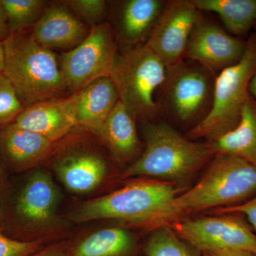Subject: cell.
<instances>
[{"label":"cell","mask_w":256,"mask_h":256,"mask_svg":"<svg viewBox=\"0 0 256 256\" xmlns=\"http://www.w3.org/2000/svg\"><path fill=\"white\" fill-rule=\"evenodd\" d=\"M256 194V166L230 154H215L193 188L160 207L139 226L154 230L192 214L237 206Z\"/></svg>","instance_id":"cell-1"},{"label":"cell","mask_w":256,"mask_h":256,"mask_svg":"<svg viewBox=\"0 0 256 256\" xmlns=\"http://www.w3.org/2000/svg\"><path fill=\"white\" fill-rule=\"evenodd\" d=\"M143 134L144 151L122 173L124 178L146 176L178 184L214 156L206 142L188 139L165 121L144 124Z\"/></svg>","instance_id":"cell-2"},{"label":"cell","mask_w":256,"mask_h":256,"mask_svg":"<svg viewBox=\"0 0 256 256\" xmlns=\"http://www.w3.org/2000/svg\"><path fill=\"white\" fill-rule=\"evenodd\" d=\"M2 72L12 84L24 107L65 97L68 92L58 57L32 36L31 32L11 34L2 42Z\"/></svg>","instance_id":"cell-3"},{"label":"cell","mask_w":256,"mask_h":256,"mask_svg":"<svg viewBox=\"0 0 256 256\" xmlns=\"http://www.w3.org/2000/svg\"><path fill=\"white\" fill-rule=\"evenodd\" d=\"M166 72V66L144 44L120 48L109 77L133 118L146 124L160 118L156 97Z\"/></svg>","instance_id":"cell-4"},{"label":"cell","mask_w":256,"mask_h":256,"mask_svg":"<svg viewBox=\"0 0 256 256\" xmlns=\"http://www.w3.org/2000/svg\"><path fill=\"white\" fill-rule=\"evenodd\" d=\"M218 74L195 60H184L168 68L156 97L160 117L164 116L188 127V131L206 118L213 104Z\"/></svg>","instance_id":"cell-5"},{"label":"cell","mask_w":256,"mask_h":256,"mask_svg":"<svg viewBox=\"0 0 256 256\" xmlns=\"http://www.w3.org/2000/svg\"><path fill=\"white\" fill-rule=\"evenodd\" d=\"M238 64L224 69L216 78L213 104L206 118L186 132L192 140H214L233 130L242 118V107L250 95L248 87L256 70V36L252 33Z\"/></svg>","instance_id":"cell-6"},{"label":"cell","mask_w":256,"mask_h":256,"mask_svg":"<svg viewBox=\"0 0 256 256\" xmlns=\"http://www.w3.org/2000/svg\"><path fill=\"white\" fill-rule=\"evenodd\" d=\"M178 184L144 180L126 185L106 196L86 202L76 214V220H124L139 226L154 212L182 194Z\"/></svg>","instance_id":"cell-7"},{"label":"cell","mask_w":256,"mask_h":256,"mask_svg":"<svg viewBox=\"0 0 256 256\" xmlns=\"http://www.w3.org/2000/svg\"><path fill=\"white\" fill-rule=\"evenodd\" d=\"M169 226L182 240L203 252L234 250L256 255V234L242 214L183 218Z\"/></svg>","instance_id":"cell-8"},{"label":"cell","mask_w":256,"mask_h":256,"mask_svg":"<svg viewBox=\"0 0 256 256\" xmlns=\"http://www.w3.org/2000/svg\"><path fill=\"white\" fill-rule=\"evenodd\" d=\"M118 50L110 23L90 28L82 43L58 56L68 92L76 94L97 79L110 76Z\"/></svg>","instance_id":"cell-9"},{"label":"cell","mask_w":256,"mask_h":256,"mask_svg":"<svg viewBox=\"0 0 256 256\" xmlns=\"http://www.w3.org/2000/svg\"><path fill=\"white\" fill-rule=\"evenodd\" d=\"M203 13L191 0H170L165 5L146 46L172 68L185 60L188 40Z\"/></svg>","instance_id":"cell-10"},{"label":"cell","mask_w":256,"mask_h":256,"mask_svg":"<svg viewBox=\"0 0 256 256\" xmlns=\"http://www.w3.org/2000/svg\"><path fill=\"white\" fill-rule=\"evenodd\" d=\"M246 46V41L230 34L203 15L192 32L185 60H195L220 73L242 60Z\"/></svg>","instance_id":"cell-11"},{"label":"cell","mask_w":256,"mask_h":256,"mask_svg":"<svg viewBox=\"0 0 256 256\" xmlns=\"http://www.w3.org/2000/svg\"><path fill=\"white\" fill-rule=\"evenodd\" d=\"M168 1L122 0L112 3L111 24L120 48L146 44Z\"/></svg>","instance_id":"cell-12"},{"label":"cell","mask_w":256,"mask_h":256,"mask_svg":"<svg viewBox=\"0 0 256 256\" xmlns=\"http://www.w3.org/2000/svg\"><path fill=\"white\" fill-rule=\"evenodd\" d=\"M78 92L32 104L15 120L18 127L38 133L56 142L78 126Z\"/></svg>","instance_id":"cell-13"},{"label":"cell","mask_w":256,"mask_h":256,"mask_svg":"<svg viewBox=\"0 0 256 256\" xmlns=\"http://www.w3.org/2000/svg\"><path fill=\"white\" fill-rule=\"evenodd\" d=\"M90 28L62 2L52 3L32 30L34 38L48 50H72L85 40Z\"/></svg>","instance_id":"cell-14"},{"label":"cell","mask_w":256,"mask_h":256,"mask_svg":"<svg viewBox=\"0 0 256 256\" xmlns=\"http://www.w3.org/2000/svg\"><path fill=\"white\" fill-rule=\"evenodd\" d=\"M54 148V142L14 122L0 128V150L16 169L34 166L50 156Z\"/></svg>","instance_id":"cell-15"},{"label":"cell","mask_w":256,"mask_h":256,"mask_svg":"<svg viewBox=\"0 0 256 256\" xmlns=\"http://www.w3.org/2000/svg\"><path fill=\"white\" fill-rule=\"evenodd\" d=\"M106 160L90 151H76L62 156L55 170L64 184L76 193H86L97 188L107 174Z\"/></svg>","instance_id":"cell-16"},{"label":"cell","mask_w":256,"mask_h":256,"mask_svg":"<svg viewBox=\"0 0 256 256\" xmlns=\"http://www.w3.org/2000/svg\"><path fill=\"white\" fill-rule=\"evenodd\" d=\"M78 92V126L97 134L119 101L118 94L109 76L94 80Z\"/></svg>","instance_id":"cell-17"},{"label":"cell","mask_w":256,"mask_h":256,"mask_svg":"<svg viewBox=\"0 0 256 256\" xmlns=\"http://www.w3.org/2000/svg\"><path fill=\"white\" fill-rule=\"evenodd\" d=\"M136 122L119 100L96 134L116 161H130L139 154L140 142Z\"/></svg>","instance_id":"cell-18"},{"label":"cell","mask_w":256,"mask_h":256,"mask_svg":"<svg viewBox=\"0 0 256 256\" xmlns=\"http://www.w3.org/2000/svg\"><path fill=\"white\" fill-rule=\"evenodd\" d=\"M56 202L57 192L52 178L46 172H37L18 196L16 214L26 223L45 224L53 216Z\"/></svg>","instance_id":"cell-19"},{"label":"cell","mask_w":256,"mask_h":256,"mask_svg":"<svg viewBox=\"0 0 256 256\" xmlns=\"http://www.w3.org/2000/svg\"><path fill=\"white\" fill-rule=\"evenodd\" d=\"M214 156L228 154L256 166V100L249 95L237 127L214 140L206 142Z\"/></svg>","instance_id":"cell-20"},{"label":"cell","mask_w":256,"mask_h":256,"mask_svg":"<svg viewBox=\"0 0 256 256\" xmlns=\"http://www.w3.org/2000/svg\"><path fill=\"white\" fill-rule=\"evenodd\" d=\"M202 12L220 16L230 34L242 38L256 24V0H191Z\"/></svg>","instance_id":"cell-21"},{"label":"cell","mask_w":256,"mask_h":256,"mask_svg":"<svg viewBox=\"0 0 256 256\" xmlns=\"http://www.w3.org/2000/svg\"><path fill=\"white\" fill-rule=\"evenodd\" d=\"M133 247V239L127 230L106 228L82 240L74 249L73 256H127Z\"/></svg>","instance_id":"cell-22"},{"label":"cell","mask_w":256,"mask_h":256,"mask_svg":"<svg viewBox=\"0 0 256 256\" xmlns=\"http://www.w3.org/2000/svg\"><path fill=\"white\" fill-rule=\"evenodd\" d=\"M10 34L33 28L52 3L44 0H1Z\"/></svg>","instance_id":"cell-23"},{"label":"cell","mask_w":256,"mask_h":256,"mask_svg":"<svg viewBox=\"0 0 256 256\" xmlns=\"http://www.w3.org/2000/svg\"><path fill=\"white\" fill-rule=\"evenodd\" d=\"M146 246V256H198L170 226L154 229Z\"/></svg>","instance_id":"cell-24"},{"label":"cell","mask_w":256,"mask_h":256,"mask_svg":"<svg viewBox=\"0 0 256 256\" xmlns=\"http://www.w3.org/2000/svg\"><path fill=\"white\" fill-rule=\"evenodd\" d=\"M62 3L90 28L106 22L108 3L105 0H65Z\"/></svg>","instance_id":"cell-25"},{"label":"cell","mask_w":256,"mask_h":256,"mask_svg":"<svg viewBox=\"0 0 256 256\" xmlns=\"http://www.w3.org/2000/svg\"><path fill=\"white\" fill-rule=\"evenodd\" d=\"M24 108L12 84L0 72V128L14 122Z\"/></svg>","instance_id":"cell-26"},{"label":"cell","mask_w":256,"mask_h":256,"mask_svg":"<svg viewBox=\"0 0 256 256\" xmlns=\"http://www.w3.org/2000/svg\"><path fill=\"white\" fill-rule=\"evenodd\" d=\"M38 246V242L14 240L0 232V256H31L36 254Z\"/></svg>","instance_id":"cell-27"},{"label":"cell","mask_w":256,"mask_h":256,"mask_svg":"<svg viewBox=\"0 0 256 256\" xmlns=\"http://www.w3.org/2000/svg\"><path fill=\"white\" fill-rule=\"evenodd\" d=\"M227 213L242 214L246 218L256 234V194L250 200L237 206L218 208L214 212V214H217Z\"/></svg>","instance_id":"cell-28"},{"label":"cell","mask_w":256,"mask_h":256,"mask_svg":"<svg viewBox=\"0 0 256 256\" xmlns=\"http://www.w3.org/2000/svg\"><path fill=\"white\" fill-rule=\"evenodd\" d=\"M31 256H68V250L66 246L60 244L36 252Z\"/></svg>","instance_id":"cell-29"},{"label":"cell","mask_w":256,"mask_h":256,"mask_svg":"<svg viewBox=\"0 0 256 256\" xmlns=\"http://www.w3.org/2000/svg\"><path fill=\"white\" fill-rule=\"evenodd\" d=\"M10 36V32L9 28H8L6 15H5L1 0H0V40H2V42H4Z\"/></svg>","instance_id":"cell-30"},{"label":"cell","mask_w":256,"mask_h":256,"mask_svg":"<svg viewBox=\"0 0 256 256\" xmlns=\"http://www.w3.org/2000/svg\"><path fill=\"white\" fill-rule=\"evenodd\" d=\"M204 256H256L255 254L244 250H220L204 252Z\"/></svg>","instance_id":"cell-31"},{"label":"cell","mask_w":256,"mask_h":256,"mask_svg":"<svg viewBox=\"0 0 256 256\" xmlns=\"http://www.w3.org/2000/svg\"><path fill=\"white\" fill-rule=\"evenodd\" d=\"M254 31H255L254 33H255L256 36V24L255 26H254ZM248 90L250 95L256 100V70L255 74H254V76L252 77L250 84H249Z\"/></svg>","instance_id":"cell-32"},{"label":"cell","mask_w":256,"mask_h":256,"mask_svg":"<svg viewBox=\"0 0 256 256\" xmlns=\"http://www.w3.org/2000/svg\"><path fill=\"white\" fill-rule=\"evenodd\" d=\"M4 66V50H3L2 42H0V72H2Z\"/></svg>","instance_id":"cell-33"},{"label":"cell","mask_w":256,"mask_h":256,"mask_svg":"<svg viewBox=\"0 0 256 256\" xmlns=\"http://www.w3.org/2000/svg\"><path fill=\"white\" fill-rule=\"evenodd\" d=\"M2 176H3L2 168L1 164H0V182L2 181Z\"/></svg>","instance_id":"cell-34"},{"label":"cell","mask_w":256,"mask_h":256,"mask_svg":"<svg viewBox=\"0 0 256 256\" xmlns=\"http://www.w3.org/2000/svg\"></svg>","instance_id":"cell-35"}]
</instances>
